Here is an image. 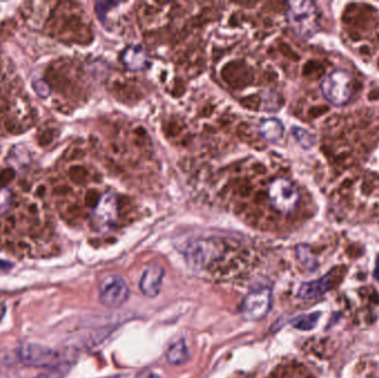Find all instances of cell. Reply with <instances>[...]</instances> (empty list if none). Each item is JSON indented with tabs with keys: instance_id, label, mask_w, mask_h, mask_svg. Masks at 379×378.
I'll return each instance as SVG.
<instances>
[{
	"instance_id": "1",
	"label": "cell",
	"mask_w": 379,
	"mask_h": 378,
	"mask_svg": "<svg viewBox=\"0 0 379 378\" xmlns=\"http://www.w3.org/2000/svg\"><path fill=\"white\" fill-rule=\"evenodd\" d=\"M287 22L296 37L308 41L319 29L318 9L315 3L308 0L289 1L287 9Z\"/></svg>"
},
{
	"instance_id": "2",
	"label": "cell",
	"mask_w": 379,
	"mask_h": 378,
	"mask_svg": "<svg viewBox=\"0 0 379 378\" xmlns=\"http://www.w3.org/2000/svg\"><path fill=\"white\" fill-rule=\"evenodd\" d=\"M321 92L329 104L344 107L353 98V76L347 70H333L323 78Z\"/></svg>"
},
{
	"instance_id": "3",
	"label": "cell",
	"mask_w": 379,
	"mask_h": 378,
	"mask_svg": "<svg viewBox=\"0 0 379 378\" xmlns=\"http://www.w3.org/2000/svg\"><path fill=\"white\" fill-rule=\"evenodd\" d=\"M17 355L19 360L28 368L51 370L66 364L62 362V355L55 349L39 343L25 342L20 344L17 349Z\"/></svg>"
},
{
	"instance_id": "4",
	"label": "cell",
	"mask_w": 379,
	"mask_h": 378,
	"mask_svg": "<svg viewBox=\"0 0 379 378\" xmlns=\"http://www.w3.org/2000/svg\"><path fill=\"white\" fill-rule=\"evenodd\" d=\"M268 200L280 214H292L300 202V192L287 178H276L268 187Z\"/></svg>"
},
{
	"instance_id": "5",
	"label": "cell",
	"mask_w": 379,
	"mask_h": 378,
	"mask_svg": "<svg viewBox=\"0 0 379 378\" xmlns=\"http://www.w3.org/2000/svg\"><path fill=\"white\" fill-rule=\"evenodd\" d=\"M272 300L273 295L270 288H262L251 290L242 303V316L249 322L263 320L270 311Z\"/></svg>"
},
{
	"instance_id": "6",
	"label": "cell",
	"mask_w": 379,
	"mask_h": 378,
	"mask_svg": "<svg viewBox=\"0 0 379 378\" xmlns=\"http://www.w3.org/2000/svg\"><path fill=\"white\" fill-rule=\"evenodd\" d=\"M222 252L220 243L212 239H201L190 243L186 251V262L194 269L209 267Z\"/></svg>"
},
{
	"instance_id": "7",
	"label": "cell",
	"mask_w": 379,
	"mask_h": 378,
	"mask_svg": "<svg viewBox=\"0 0 379 378\" xmlns=\"http://www.w3.org/2000/svg\"><path fill=\"white\" fill-rule=\"evenodd\" d=\"M130 290L125 281L119 275H106L101 280L99 284V298L104 307H123L128 301Z\"/></svg>"
},
{
	"instance_id": "8",
	"label": "cell",
	"mask_w": 379,
	"mask_h": 378,
	"mask_svg": "<svg viewBox=\"0 0 379 378\" xmlns=\"http://www.w3.org/2000/svg\"><path fill=\"white\" fill-rule=\"evenodd\" d=\"M118 218L117 197L106 192L99 199L91 216L93 229L98 232L108 231L114 227Z\"/></svg>"
},
{
	"instance_id": "9",
	"label": "cell",
	"mask_w": 379,
	"mask_h": 378,
	"mask_svg": "<svg viewBox=\"0 0 379 378\" xmlns=\"http://www.w3.org/2000/svg\"><path fill=\"white\" fill-rule=\"evenodd\" d=\"M165 270L159 264H151L144 271L140 279V290L149 298H157L161 292Z\"/></svg>"
},
{
	"instance_id": "10",
	"label": "cell",
	"mask_w": 379,
	"mask_h": 378,
	"mask_svg": "<svg viewBox=\"0 0 379 378\" xmlns=\"http://www.w3.org/2000/svg\"><path fill=\"white\" fill-rule=\"evenodd\" d=\"M334 272H329V274L319 277L317 280L312 282H306L302 284L298 290V298L302 300H312V298H321L324 294L327 293L334 285Z\"/></svg>"
},
{
	"instance_id": "11",
	"label": "cell",
	"mask_w": 379,
	"mask_h": 378,
	"mask_svg": "<svg viewBox=\"0 0 379 378\" xmlns=\"http://www.w3.org/2000/svg\"><path fill=\"white\" fill-rule=\"evenodd\" d=\"M123 59L125 67L128 69L132 70V71L144 70L146 67V64H148L146 51L142 47H138V46H132V47L125 49Z\"/></svg>"
},
{
	"instance_id": "12",
	"label": "cell",
	"mask_w": 379,
	"mask_h": 378,
	"mask_svg": "<svg viewBox=\"0 0 379 378\" xmlns=\"http://www.w3.org/2000/svg\"><path fill=\"white\" fill-rule=\"evenodd\" d=\"M167 360L172 365H182L190 360V351L184 340L171 344L167 351Z\"/></svg>"
},
{
	"instance_id": "13",
	"label": "cell",
	"mask_w": 379,
	"mask_h": 378,
	"mask_svg": "<svg viewBox=\"0 0 379 378\" xmlns=\"http://www.w3.org/2000/svg\"><path fill=\"white\" fill-rule=\"evenodd\" d=\"M260 134L268 141H280L283 138V125L277 119H268V120L263 121L262 125H261Z\"/></svg>"
},
{
	"instance_id": "14",
	"label": "cell",
	"mask_w": 379,
	"mask_h": 378,
	"mask_svg": "<svg viewBox=\"0 0 379 378\" xmlns=\"http://www.w3.org/2000/svg\"><path fill=\"white\" fill-rule=\"evenodd\" d=\"M321 313H312V314H303L292 321V325L297 330H310L317 324Z\"/></svg>"
},
{
	"instance_id": "15",
	"label": "cell",
	"mask_w": 379,
	"mask_h": 378,
	"mask_svg": "<svg viewBox=\"0 0 379 378\" xmlns=\"http://www.w3.org/2000/svg\"><path fill=\"white\" fill-rule=\"evenodd\" d=\"M293 134H294L297 141L300 142L301 146L303 148H305V149H310V148H313L316 144L315 134L305 130V129L294 127L293 128Z\"/></svg>"
},
{
	"instance_id": "16",
	"label": "cell",
	"mask_w": 379,
	"mask_h": 378,
	"mask_svg": "<svg viewBox=\"0 0 379 378\" xmlns=\"http://www.w3.org/2000/svg\"><path fill=\"white\" fill-rule=\"evenodd\" d=\"M69 370V365L64 364L59 368H51L47 373L40 374L35 378H62Z\"/></svg>"
},
{
	"instance_id": "17",
	"label": "cell",
	"mask_w": 379,
	"mask_h": 378,
	"mask_svg": "<svg viewBox=\"0 0 379 378\" xmlns=\"http://www.w3.org/2000/svg\"><path fill=\"white\" fill-rule=\"evenodd\" d=\"M11 193L5 188H0V214H5L11 204Z\"/></svg>"
},
{
	"instance_id": "18",
	"label": "cell",
	"mask_w": 379,
	"mask_h": 378,
	"mask_svg": "<svg viewBox=\"0 0 379 378\" xmlns=\"http://www.w3.org/2000/svg\"><path fill=\"white\" fill-rule=\"evenodd\" d=\"M13 176H15V174H13V171L11 170V169L1 171L0 172V186H6V184H8L9 182L13 181Z\"/></svg>"
},
{
	"instance_id": "19",
	"label": "cell",
	"mask_w": 379,
	"mask_h": 378,
	"mask_svg": "<svg viewBox=\"0 0 379 378\" xmlns=\"http://www.w3.org/2000/svg\"><path fill=\"white\" fill-rule=\"evenodd\" d=\"M135 378H161V376L158 375L157 373H154L152 370H146L139 373L138 375L135 376Z\"/></svg>"
},
{
	"instance_id": "20",
	"label": "cell",
	"mask_w": 379,
	"mask_h": 378,
	"mask_svg": "<svg viewBox=\"0 0 379 378\" xmlns=\"http://www.w3.org/2000/svg\"><path fill=\"white\" fill-rule=\"evenodd\" d=\"M6 307L4 304H0V321L3 320L5 316Z\"/></svg>"
},
{
	"instance_id": "21",
	"label": "cell",
	"mask_w": 379,
	"mask_h": 378,
	"mask_svg": "<svg viewBox=\"0 0 379 378\" xmlns=\"http://www.w3.org/2000/svg\"><path fill=\"white\" fill-rule=\"evenodd\" d=\"M375 277H376L377 281L379 282V261L377 262V267L376 269H375V273H374Z\"/></svg>"
}]
</instances>
